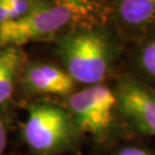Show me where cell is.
Masks as SVG:
<instances>
[{
	"label": "cell",
	"instance_id": "obj_1",
	"mask_svg": "<svg viewBox=\"0 0 155 155\" xmlns=\"http://www.w3.org/2000/svg\"><path fill=\"white\" fill-rule=\"evenodd\" d=\"M102 11L98 3L80 0L39 1L19 19L0 24V46H17L51 38L68 28L84 29L98 23Z\"/></svg>",
	"mask_w": 155,
	"mask_h": 155
},
{
	"label": "cell",
	"instance_id": "obj_2",
	"mask_svg": "<svg viewBox=\"0 0 155 155\" xmlns=\"http://www.w3.org/2000/svg\"><path fill=\"white\" fill-rule=\"evenodd\" d=\"M58 51L75 82L98 85L109 70V43L104 35L92 28L66 33L60 39Z\"/></svg>",
	"mask_w": 155,
	"mask_h": 155
},
{
	"label": "cell",
	"instance_id": "obj_3",
	"mask_svg": "<svg viewBox=\"0 0 155 155\" xmlns=\"http://www.w3.org/2000/svg\"><path fill=\"white\" fill-rule=\"evenodd\" d=\"M76 129L73 117L61 108L38 103L29 107L23 136L33 151L48 155L69 146L74 140Z\"/></svg>",
	"mask_w": 155,
	"mask_h": 155
},
{
	"label": "cell",
	"instance_id": "obj_4",
	"mask_svg": "<svg viewBox=\"0 0 155 155\" xmlns=\"http://www.w3.org/2000/svg\"><path fill=\"white\" fill-rule=\"evenodd\" d=\"M116 104L115 93L99 84L76 93L69 99V108L77 129L92 134L107 131Z\"/></svg>",
	"mask_w": 155,
	"mask_h": 155
},
{
	"label": "cell",
	"instance_id": "obj_5",
	"mask_svg": "<svg viewBox=\"0 0 155 155\" xmlns=\"http://www.w3.org/2000/svg\"><path fill=\"white\" fill-rule=\"evenodd\" d=\"M122 112L146 134L155 136V92L141 84L126 81L116 93Z\"/></svg>",
	"mask_w": 155,
	"mask_h": 155
},
{
	"label": "cell",
	"instance_id": "obj_6",
	"mask_svg": "<svg viewBox=\"0 0 155 155\" xmlns=\"http://www.w3.org/2000/svg\"><path fill=\"white\" fill-rule=\"evenodd\" d=\"M23 83L31 93L48 95H67L75 86L67 71L49 64H30L24 71Z\"/></svg>",
	"mask_w": 155,
	"mask_h": 155
},
{
	"label": "cell",
	"instance_id": "obj_7",
	"mask_svg": "<svg viewBox=\"0 0 155 155\" xmlns=\"http://www.w3.org/2000/svg\"><path fill=\"white\" fill-rule=\"evenodd\" d=\"M23 51L17 46H0V106L10 100L23 69Z\"/></svg>",
	"mask_w": 155,
	"mask_h": 155
},
{
	"label": "cell",
	"instance_id": "obj_8",
	"mask_svg": "<svg viewBox=\"0 0 155 155\" xmlns=\"http://www.w3.org/2000/svg\"><path fill=\"white\" fill-rule=\"evenodd\" d=\"M118 13L128 24H145L155 17V0H124L118 5Z\"/></svg>",
	"mask_w": 155,
	"mask_h": 155
},
{
	"label": "cell",
	"instance_id": "obj_9",
	"mask_svg": "<svg viewBox=\"0 0 155 155\" xmlns=\"http://www.w3.org/2000/svg\"><path fill=\"white\" fill-rule=\"evenodd\" d=\"M142 64L145 70L155 77V38L144 48L142 54Z\"/></svg>",
	"mask_w": 155,
	"mask_h": 155
},
{
	"label": "cell",
	"instance_id": "obj_10",
	"mask_svg": "<svg viewBox=\"0 0 155 155\" xmlns=\"http://www.w3.org/2000/svg\"><path fill=\"white\" fill-rule=\"evenodd\" d=\"M6 141H7V133H6L4 123L0 118V155H3V153H4Z\"/></svg>",
	"mask_w": 155,
	"mask_h": 155
},
{
	"label": "cell",
	"instance_id": "obj_11",
	"mask_svg": "<svg viewBox=\"0 0 155 155\" xmlns=\"http://www.w3.org/2000/svg\"><path fill=\"white\" fill-rule=\"evenodd\" d=\"M118 155H149V154L143 150L139 149V148L130 147V148H126V149L122 150Z\"/></svg>",
	"mask_w": 155,
	"mask_h": 155
}]
</instances>
